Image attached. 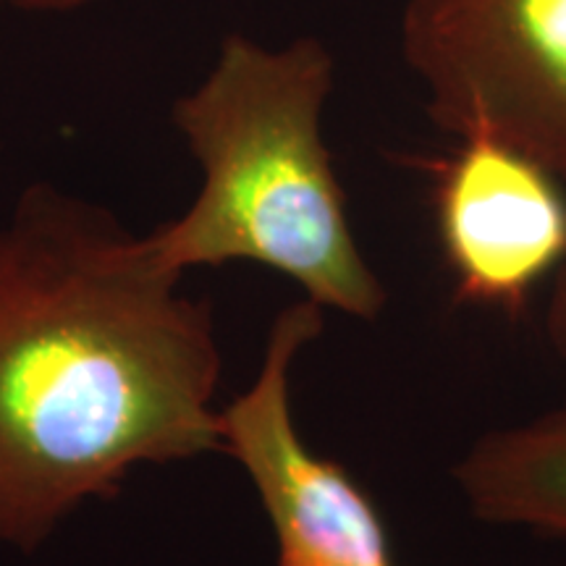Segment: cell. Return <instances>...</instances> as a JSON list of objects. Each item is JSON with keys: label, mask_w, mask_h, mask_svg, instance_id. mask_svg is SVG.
Instances as JSON below:
<instances>
[{"label": "cell", "mask_w": 566, "mask_h": 566, "mask_svg": "<svg viewBox=\"0 0 566 566\" xmlns=\"http://www.w3.org/2000/svg\"><path fill=\"white\" fill-rule=\"evenodd\" d=\"M454 475L478 520L566 541V399L480 438Z\"/></svg>", "instance_id": "obj_6"}, {"label": "cell", "mask_w": 566, "mask_h": 566, "mask_svg": "<svg viewBox=\"0 0 566 566\" xmlns=\"http://www.w3.org/2000/svg\"><path fill=\"white\" fill-rule=\"evenodd\" d=\"M51 184L0 229V543L32 551L142 464L221 449L210 304Z\"/></svg>", "instance_id": "obj_1"}, {"label": "cell", "mask_w": 566, "mask_h": 566, "mask_svg": "<svg viewBox=\"0 0 566 566\" xmlns=\"http://www.w3.org/2000/svg\"><path fill=\"white\" fill-rule=\"evenodd\" d=\"M6 3H9V0H0V9H3V6H6Z\"/></svg>", "instance_id": "obj_9"}, {"label": "cell", "mask_w": 566, "mask_h": 566, "mask_svg": "<svg viewBox=\"0 0 566 566\" xmlns=\"http://www.w3.org/2000/svg\"><path fill=\"white\" fill-rule=\"evenodd\" d=\"M97 0H9V6L27 13H42V17H63L95 6Z\"/></svg>", "instance_id": "obj_8"}, {"label": "cell", "mask_w": 566, "mask_h": 566, "mask_svg": "<svg viewBox=\"0 0 566 566\" xmlns=\"http://www.w3.org/2000/svg\"><path fill=\"white\" fill-rule=\"evenodd\" d=\"M321 331V304L302 300L279 313L258 378L221 409V449L263 501L279 566H396L367 493L342 464L310 451L296 430L292 370Z\"/></svg>", "instance_id": "obj_4"}, {"label": "cell", "mask_w": 566, "mask_h": 566, "mask_svg": "<svg viewBox=\"0 0 566 566\" xmlns=\"http://www.w3.org/2000/svg\"><path fill=\"white\" fill-rule=\"evenodd\" d=\"M409 69L457 139H501L566 187V0H409Z\"/></svg>", "instance_id": "obj_3"}, {"label": "cell", "mask_w": 566, "mask_h": 566, "mask_svg": "<svg viewBox=\"0 0 566 566\" xmlns=\"http://www.w3.org/2000/svg\"><path fill=\"white\" fill-rule=\"evenodd\" d=\"M546 334L556 352L566 357V265L556 273L554 292H551L548 313H546Z\"/></svg>", "instance_id": "obj_7"}, {"label": "cell", "mask_w": 566, "mask_h": 566, "mask_svg": "<svg viewBox=\"0 0 566 566\" xmlns=\"http://www.w3.org/2000/svg\"><path fill=\"white\" fill-rule=\"evenodd\" d=\"M441 250L462 302L516 313L566 265V187L506 142L472 134L433 163Z\"/></svg>", "instance_id": "obj_5"}, {"label": "cell", "mask_w": 566, "mask_h": 566, "mask_svg": "<svg viewBox=\"0 0 566 566\" xmlns=\"http://www.w3.org/2000/svg\"><path fill=\"white\" fill-rule=\"evenodd\" d=\"M336 63L315 38L265 48L229 34L208 76L174 105V126L200 163L202 187L174 221L147 233L155 263H258L321 307L373 321L386 289L354 239L323 139Z\"/></svg>", "instance_id": "obj_2"}]
</instances>
